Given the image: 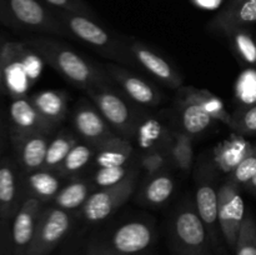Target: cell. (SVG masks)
I'll use <instances>...</instances> for the list:
<instances>
[{"instance_id":"obj_13","label":"cell","mask_w":256,"mask_h":255,"mask_svg":"<svg viewBox=\"0 0 256 255\" xmlns=\"http://www.w3.org/2000/svg\"><path fill=\"white\" fill-rule=\"evenodd\" d=\"M24 199V172L14 156H2L0 160V219L12 222Z\"/></svg>"},{"instance_id":"obj_6","label":"cell","mask_w":256,"mask_h":255,"mask_svg":"<svg viewBox=\"0 0 256 255\" xmlns=\"http://www.w3.org/2000/svg\"><path fill=\"white\" fill-rule=\"evenodd\" d=\"M85 94L119 136L128 140L135 139L142 114L134 108L132 100L118 92L115 86L88 89Z\"/></svg>"},{"instance_id":"obj_39","label":"cell","mask_w":256,"mask_h":255,"mask_svg":"<svg viewBox=\"0 0 256 255\" xmlns=\"http://www.w3.org/2000/svg\"><path fill=\"white\" fill-rule=\"evenodd\" d=\"M44 2L54 9L65 10V12H74V14L86 15V16L98 19L92 8L84 0H44Z\"/></svg>"},{"instance_id":"obj_43","label":"cell","mask_w":256,"mask_h":255,"mask_svg":"<svg viewBox=\"0 0 256 255\" xmlns=\"http://www.w3.org/2000/svg\"><path fill=\"white\" fill-rule=\"evenodd\" d=\"M244 189L246 190V192H249L250 194L255 195V196H256V174H255V176L252 178V179L250 180V182H248L246 185H245Z\"/></svg>"},{"instance_id":"obj_12","label":"cell","mask_w":256,"mask_h":255,"mask_svg":"<svg viewBox=\"0 0 256 255\" xmlns=\"http://www.w3.org/2000/svg\"><path fill=\"white\" fill-rule=\"evenodd\" d=\"M44 206L45 205L35 198H25L10 222L12 255H28Z\"/></svg>"},{"instance_id":"obj_29","label":"cell","mask_w":256,"mask_h":255,"mask_svg":"<svg viewBox=\"0 0 256 255\" xmlns=\"http://www.w3.org/2000/svg\"><path fill=\"white\" fill-rule=\"evenodd\" d=\"M95 149L85 142H79L68 154L58 172L62 179H75L94 160Z\"/></svg>"},{"instance_id":"obj_41","label":"cell","mask_w":256,"mask_h":255,"mask_svg":"<svg viewBox=\"0 0 256 255\" xmlns=\"http://www.w3.org/2000/svg\"><path fill=\"white\" fill-rule=\"evenodd\" d=\"M8 136H9V126H8L2 114L0 112V160L2 159V152L5 149Z\"/></svg>"},{"instance_id":"obj_30","label":"cell","mask_w":256,"mask_h":255,"mask_svg":"<svg viewBox=\"0 0 256 255\" xmlns=\"http://www.w3.org/2000/svg\"><path fill=\"white\" fill-rule=\"evenodd\" d=\"M169 156L182 172H189L194 162V146H192V136L184 132H175L172 136V145L169 149Z\"/></svg>"},{"instance_id":"obj_35","label":"cell","mask_w":256,"mask_h":255,"mask_svg":"<svg viewBox=\"0 0 256 255\" xmlns=\"http://www.w3.org/2000/svg\"><path fill=\"white\" fill-rule=\"evenodd\" d=\"M232 130L242 136L256 135V104L238 106L232 112Z\"/></svg>"},{"instance_id":"obj_17","label":"cell","mask_w":256,"mask_h":255,"mask_svg":"<svg viewBox=\"0 0 256 255\" xmlns=\"http://www.w3.org/2000/svg\"><path fill=\"white\" fill-rule=\"evenodd\" d=\"M58 128L40 114L30 98L12 99L9 105V136L29 132H42L52 136Z\"/></svg>"},{"instance_id":"obj_11","label":"cell","mask_w":256,"mask_h":255,"mask_svg":"<svg viewBox=\"0 0 256 255\" xmlns=\"http://www.w3.org/2000/svg\"><path fill=\"white\" fill-rule=\"evenodd\" d=\"M104 69L112 78L115 86L119 88L120 92L134 104L144 108H154L162 104L164 100V95L160 90L135 72H130L126 66L109 62L104 65Z\"/></svg>"},{"instance_id":"obj_14","label":"cell","mask_w":256,"mask_h":255,"mask_svg":"<svg viewBox=\"0 0 256 255\" xmlns=\"http://www.w3.org/2000/svg\"><path fill=\"white\" fill-rule=\"evenodd\" d=\"M72 125L78 136L92 148L118 136L92 102L82 99L72 112Z\"/></svg>"},{"instance_id":"obj_36","label":"cell","mask_w":256,"mask_h":255,"mask_svg":"<svg viewBox=\"0 0 256 255\" xmlns=\"http://www.w3.org/2000/svg\"><path fill=\"white\" fill-rule=\"evenodd\" d=\"M130 172H132V169L128 165H124V166L96 168L92 178V182L98 189L109 188L124 180Z\"/></svg>"},{"instance_id":"obj_44","label":"cell","mask_w":256,"mask_h":255,"mask_svg":"<svg viewBox=\"0 0 256 255\" xmlns=\"http://www.w3.org/2000/svg\"><path fill=\"white\" fill-rule=\"evenodd\" d=\"M220 0H196V2L205 8H212V6H216L219 4Z\"/></svg>"},{"instance_id":"obj_40","label":"cell","mask_w":256,"mask_h":255,"mask_svg":"<svg viewBox=\"0 0 256 255\" xmlns=\"http://www.w3.org/2000/svg\"><path fill=\"white\" fill-rule=\"evenodd\" d=\"M0 255H12L10 222L0 219Z\"/></svg>"},{"instance_id":"obj_45","label":"cell","mask_w":256,"mask_h":255,"mask_svg":"<svg viewBox=\"0 0 256 255\" xmlns=\"http://www.w3.org/2000/svg\"><path fill=\"white\" fill-rule=\"evenodd\" d=\"M142 255H146V252H145V254H142Z\"/></svg>"},{"instance_id":"obj_23","label":"cell","mask_w":256,"mask_h":255,"mask_svg":"<svg viewBox=\"0 0 256 255\" xmlns=\"http://www.w3.org/2000/svg\"><path fill=\"white\" fill-rule=\"evenodd\" d=\"M254 145L245 140L242 135L225 140L216 145L214 149V164L224 174L229 175L248 154L252 152Z\"/></svg>"},{"instance_id":"obj_24","label":"cell","mask_w":256,"mask_h":255,"mask_svg":"<svg viewBox=\"0 0 256 255\" xmlns=\"http://www.w3.org/2000/svg\"><path fill=\"white\" fill-rule=\"evenodd\" d=\"M94 164L96 168L124 166L128 165L132 155V145L130 140L115 136L94 146Z\"/></svg>"},{"instance_id":"obj_4","label":"cell","mask_w":256,"mask_h":255,"mask_svg":"<svg viewBox=\"0 0 256 255\" xmlns=\"http://www.w3.org/2000/svg\"><path fill=\"white\" fill-rule=\"evenodd\" d=\"M0 22L12 29L72 38L55 10L39 0H0Z\"/></svg>"},{"instance_id":"obj_26","label":"cell","mask_w":256,"mask_h":255,"mask_svg":"<svg viewBox=\"0 0 256 255\" xmlns=\"http://www.w3.org/2000/svg\"><path fill=\"white\" fill-rule=\"evenodd\" d=\"M30 100L42 116L59 126L68 115V95L62 90H42L32 95Z\"/></svg>"},{"instance_id":"obj_2","label":"cell","mask_w":256,"mask_h":255,"mask_svg":"<svg viewBox=\"0 0 256 255\" xmlns=\"http://www.w3.org/2000/svg\"><path fill=\"white\" fill-rule=\"evenodd\" d=\"M54 10L72 38L82 42L99 55L112 60V62L126 68H139L128 44V39H122L112 34L110 30L100 25L98 19L94 18L74 14L65 10Z\"/></svg>"},{"instance_id":"obj_33","label":"cell","mask_w":256,"mask_h":255,"mask_svg":"<svg viewBox=\"0 0 256 255\" xmlns=\"http://www.w3.org/2000/svg\"><path fill=\"white\" fill-rule=\"evenodd\" d=\"M234 255H256V222L252 212H246L238 235Z\"/></svg>"},{"instance_id":"obj_18","label":"cell","mask_w":256,"mask_h":255,"mask_svg":"<svg viewBox=\"0 0 256 255\" xmlns=\"http://www.w3.org/2000/svg\"><path fill=\"white\" fill-rule=\"evenodd\" d=\"M14 150V158L24 174L44 168L45 156L52 135L29 132L9 136Z\"/></svg>"},{"instance_id":"obj_7","label":"cell","mask_w":256,"mask_h":255,"mask_svg":"<svg viewBox=\"0 0 256 255\" xmlns=\"http://www.w3.org/2000/svg\"><path fill=\"white\" fill-rule=\"evenodd\" d=\"M139 170L132 169L124 180L109 188L92 192L80 209V216L88 224H99L112 216L134 194Z\"/></svg>"},{"instance_id":"obj_1","label":"cell","mask_w":256,"mask_h":255,"mask_svg":"<svg viewBox=\"0 0 256 255\" xmlns=\"http://www.w3.org/2000/svg\"><path fill=\"white\" fill-rule=\"evenodd\" d=\"M22 42L64 79L84 92L94 88L115 86L104 68L95 65L60 40L42 35L26 38Z\"/></svg>"},{"instance_id":"obj_16","label":"cell","mask_w":256,"mask_h":255,"mask_svg":"<svg viewBox=\"0 0 256 255\" xmlns=\"http://www.w3.org/2000/svg\"><path fill=\"white\" fill-rule=\"evenodd\" d=\"M128 44L139 68H142L148 74H150L170 89H180L182 86L184 84L182 75L164 56L158 54L155 50H152L140 40L128 38Z\"/></svg>"},{"instance_id":"obj_38","label":"cell","mask_w":256,"mask_h":255,"mask_svg":"<svg viewBox=\"0 0 256 255\" xmlns=\"http://www.w3.org/2000/svg\"><path fill=\"white\" fill-rule=\"evenodd\" d=\"M169 158V152H162V150H152L142 155L140 159V165L149 176H152V175L164 172V168Z\"/></svg>"},{"instance_id":"obj_34","label":"cell","mask_w":256,"mask_h":255,"mask_svg":"<svg viewBox=\"0 0 256 255\" xmlns=\"http://www.w3.org/2000/svg\"><path fill=\"white\" fill-rule=\"evenodd\" d=\"M232 48L240 60L256 66V42L248 29H240L229 35Z\"/></svg>"},{"instance_id":"obj_3","label":"cell","mask_w":256,"mask_h":255,"mask_svg":"<svg viewBox=\"0 0 256 255\" xmlns=\"http://www.w3.org/2000/svg\"><path fill=\"white\" fill-rule=\"evenodd\" d=\"M156 240L154 222L132 219L110 232L94 238L86 244L84 255H142Z\"/></svg>"},{"instance_id":"obj_25","label":"cell","mask_w":256,"mask_h":255,"mask_svg":"<svg viewBox=\"0 0 256 255\" xmlns=\"http://www.w3.org/2000/svg\"><path fill=\"white\" fill-rule=\"evenodd\" d=\"M94 189L95 186L92 180L79 178L70 179L68 184L62 185L55 199L52 200V205L66 212H75L82 209Z\"/></svg>"},{"instance_id":"obj_8","label":"cell","mask_w":256,"mask_h":255,"mask_svg":"<svg viewBox=\"0 0 256 255\" xmlns=\"http://www.w3.org/2000/svg\"><path fill=\"white\" fill-rule=\"evenodd\" d=\"M76 212H70L49 204L40 214L34 240L28 255H50L72 230Z\"/></svg>"},{"instance_id":"obj_27","label":"cell","mask_w":256,"mask_h":255,"mask_svg":"<svg viewBox=\"0 0 256 255\" xmlns=\"http://www.w3.org/2000/svg\"><path fill=\"white\" fill-rule=\"evenodd\" d=\"M174 180L168 172H162L149 176V180L142 188L140 200L148 206H162L172 198L174 192Z\"/></svg>"},{"instance_id":"obj_5","label":"cell","mask_w":256,"mask_h":255,"mask_svg":"<svg viewBox=\"0 0 256 255\" xmlns=\"http://www.w3.org/2000/svg\"><path fill=\"white\" fill-rule=\"evenodd\" d=\"M168 234L174 255H216L195 209L194 200L185 199L175 208Z\"/></svg>"},{"instance_id":"obj_31","label":"cell","mask_w":256,"mask_h":255,"mask_svg":"<svg viewBox=\"0 0 256 255\" xmlns=\"http://www.w3.org/2000/svg\"><path fill=\"white\" fill-rule=\"evenodd\" d=\"M192 92L195 100L204 108L205 112L212 119L222 122V124H225L226 126H229L232 129V112H229L225 109V105L222 104L220 98H218L216 95L212 94V92H209L206 89H194V88H192Z\"/></svg>"},{"instance_id":"obj_10","label":"cell","mask_w":256,"mask_h":255,"mask_svg":"<svg viewBox=\"0 0 256 255\" xmlns=\"http://www.w3.org/2000/svg\"><path fill=\"white\" fill-rule=\"evenodd\" d=\"M242 188L229 179L225 180L218 192V210H219V225L222 240L229 252H232L238 235L242 229L245 218V204L242 200Z\"/></svg>"},{"instance_id":"obj_42","label":"cell","mask_w":256,"mask_h":255,"mask_svg":"<svg viewBox=\"0 0 256 255\" xmlns=\"http://www.w3.org/2000/svg\"><path fill=\"white\" fill-rule=\"evenodd\" d=\"M5 42H6V40L0 35V95L6 94L4 85V74H2V50H4Z\"/></svg>"},{"instance_id":"obj_21","label":"cell","mask_w":256,"mask_h":255,"mask_svg":"<svg viewBox=\"0 0 256 255\" xmlns=\"http://www.w3.org/2000/svg\"><path fill=\"white\" fill-rule=\"evenodd\" d=\"M62 180L59 172L46 169L24 174L25 198H35L44 205L52 204L62 188Z\"/></svg>"},{"instance_id":"obj_46","label":"cell","mask_w":256,"mask_h":255,"mask_svg":"<svg viewBox=\"0 0 256 255\" xmlns=\"http://www.w3.org/2000/svg\"><path fill=\"white\" fill-rule=\"evenodd\" d=\"M0 24H2V22H0Z\"/></svg>"},{"instance_id":"obj_15","label":"cell","mask_w":256,"mask_h":255,"mask_svg":"<svg viewBox=\"0 0 256 255\" xmlns=\"http://www.w3.org/2000/svg\"><path fill=\"white\" fill-rule=\"evenodd\" d=\"M22 42H6L2 50V74L5 92L12 99L26 96L32 85L24 62Z\"/></svg>"},{"instance_id":"obj_32","label":"cell","mask_w":256,"mask_h":255,"mask_svg":"<svg viewBox=\"0 0 256 255\" xmlns=\"http://www.w3.org/2000/svg\"><path fill=\"white\" fill-rule=\"evenodd\" d=\"M234 100L238 106L256 104V70L245 69L238 76L234 85Z\"/></svg>"},{"instance_id":"obj_9","label":"cell","mask_w":256,"mask_h":255,"mask_svg":"<svg viewBox=\"0 0 256 255\" xmlns=\"http://www.w3.org/2000/svg\"><path fill=\"white\" fill-rule=\"evenodd\" d=\"M218 192L214 178L210 170L204 169L198 175L195 188L194 204L198 215L209 235L210 242L216 255H228L226 245L222 240V230L219 225V210H218Z\"/></svg>"},{"instance_id":"obj_22","label":"cell","mask_w":256,"mask_h":255,"mask_svg":"<svg viewBox=\"0 0 256 255\" xmlns=\"http://www.w3.org/2000/svg\"><path fill=\"white\" fill-rule=\"evenodd\" d=\"M172 136L169 130L152 116H142L136 129L135 139L146 152L162 150L169 152Z\"/></svg>"},{"instance_id":"obj_19","label":"cell","mask_w":256,"mask_h":255,"mask_svg":"<svg viewBox=\"0 0 256 255\" xmlns=\"http://www.w3.org/2000/svg\"><path fill=\"white\" fill-rule=\"evenodd\" d=\"M252 24H256V0H230L208 24V30L229 36L236 30L248 29Z\"/></svg>"},{"instance_id":"obj_28","label":"cell","mask_w":256,"mask_h":255,"mask_svg":"<svg viewBox=\"0 0 256 255\" xmlns=\"http://www.w3.org/2000/svg\"><path fill=\"white\" fill-rule=\"evenodd\" d=\"M79 139L80 138H78V135L69 132V130L58 132L55 136H52V139H50L42 169L58 172L68 154L80 142Z\"/></svg>"},{"instance_id":"obj_20","label":"cell","mask_w":256,"mask_h":255,"mask_svg":"<svg viewBox=\"0 0 256 255\" xmlns=\"http://www.w3.org/2000/svg\"><path fill=\"white\" fill-rule=\"evenodd\" d=\"M178 112L182 124V132H186L192 138L206 132L215 122L192 96V88L182 90Z\"/></svg>"},{"instance_id":"obj_37","label":"cell","mask_w":256,"mask_h":255,"mask_svg":"<svg viewBox=\"0 0 256 255\" xmlns=\"http://www.w3.org/2000/svg\"><path fill=\"white\" fill-rule=\"evenodd\" d=\"M256 174V145L252 152L245 156V159L228 175V179L236 184L238 186L244 188Z\"/></svg>"}]
</instances>
